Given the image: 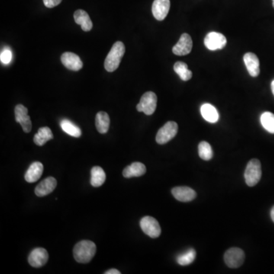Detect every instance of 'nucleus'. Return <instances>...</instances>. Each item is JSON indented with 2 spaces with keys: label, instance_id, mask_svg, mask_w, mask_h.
<instances>
[{
  "label": "nucleus",
  "instance_id": "nucleus-1",
  "mask_svg": "<svg viewBox=\"0 0 274 274\" xmlns=\"http://www.w3.org/2000/svg\"><path fill=\"white\" fill-rule=\"evenodd\" d=\"M96 253V246L93 242L83 240L75 245L73 256L76 262L81 264L89 263Z\"/></svg>",
  "mask_w": 274,
  "mask_h": 274
},
{
  "label": "nucleus",
  "instance_id": "nucleus-2",
  "mask_svg": "<svg viewBox=\"0 0 274 274\" xmlns=\"http://www.w3.org/2000/svg\"><path fill=\"white\" fill-rule=\"evenodd\" d=\"M125 53V46L121 41H117L113 45L104 61V68L108 72L115 71L120 66V61Z\"/></svg>",
  "mask_w": 274,
  "mask_h": 274
},
{
  "label": "nucleus",
  "instance_id": "nucleus-3",
  "mask_svg": "<svg viewBox=\"0 0 274 274\" xmlns=\"http://www.w3.org/2000/svg\"><path fill=\"white\" fill-rule=\"evenodd\" d=\"M262 175V164L260 161L256 159L249 161L245 172V179L248 186H255L260 181Z\"/></svg>",
  "mask_w": 274,
  "mask_h": 274
},
{
  "label": "nucleus",
  "instance_id": "nucleus-4",
  "mask_svg": "<svg viewBox=\"0 0 274 274\" xmlns=\"http://www.w3.org/2000/svg\"><path fill=\"white\" fill-rule=\"evenodd\" d=\"M157 107V96L152 91H147L141 97L140 103L136 105L139 112H143L146 115H152Z\"/></svg>",
  "mask_w": 274,
  "mask_h": 274
},
{
  "label": "nucleus",
  "instance_id": "nucleus-5",
  "mask_svg": "<svg viewBox=\"0 0 274 274\" xmlns=\"http://www.w3.org/2000/svg\"><path fill=\"white\" fill-rule=\"evenodd\" d=\"M178 126L176 122L169 121L159 129L156 135V140L160 145L169 143L178 133Z\"/></svg>",
  "mask_w": 274,
  "mask_h": 274
},
{
  "label": "nucleus",
  "instance_id": "nucleus-6",
  "mask_svg": "<svg viewBox=\"0 0 274 274\" xmlns=\"http://www.w3.org/2000/svg\"><path fill=\"white\" fill-rule=\"evenodd\" d=\"M245 258V252L239 248H232L226 251L224 255L225 263L230 268H238L242 266Z\"/></svg>",
  "mask_w": 274,
  "mask_h": 274
},
{
  "label": "nucleus",
  "instance_id": "nucleus-7",
  "mask_svg": "<svg viewBox=\"0 0 274 274\" xmlns=\"http://www.w3.org/2000/svg\"><path fill=\"white\" fill-rule=\"evenodd\" d=\"M140 227L145 234L152 239L159 237L162 233L159 222L152 217H145L140 220Z\"/></svg>",
  "mask_w": 274,
  "mask_h": 274
},
{
  "label": "nucleus",
  "instance_id": "nucleus-8",
  "mask_svg": "<svg viewBox=\"0 0 274 274\" xmlns=\"http://www.w3.org/2000/svg\"><path fill=\"white\" fill-rule=\"evenodd\" d=\"M227 43L226 37L221 33L210 32L204 38V44L210 50H222Z\"/></svg>",
  "mask_w": 274,
  "mask_h": 274
},
{
  "label": "nucleus",
  "instance_id": "nucleus-9",
  "mask_svg": "<svg viewBox=\"0 0 274 274\" xmlns=\"http://www.w3.org/2000/svg\"><path fill=\"white\" fill-rule=\"evenodd\" d=\"M28 110L22 104H18L14 108V116L15 120L21 124L24 133H30L32 128V124L29 117Z\"/></svg>",
  "mask_w": 274,
  "mask_h": 274
},
{
  "label": "nucleus",
  "instance_id": "nucleus-10",
  "mask_svg": "<svg viewBox=\"0 0 274 274\" xmlns=\"http://www.w3.org/2000/svg\"><path fill=\"white\" fill-rule=\"evenodd\" d=\"M193 41L188 34H183L178 43L174 46L172 52L177 56H185L189 54L192 50Z\"/></svg>",
  "mask_w": 274,
  "mask_h": 274
},
{
  "label": "nucleus",
  "instance_id": "nucleus-11",
  "mask_svg": "<svg viewBox=\"0 0 274 274\" xmlns=\"http://www.w3.org/2000/svg\"><path fill=\"white\" fill-rule=\"evenodd\" d=\"M48 258V253L46 249L37 248L29 255L28 263L33 268H40L47 263Z\"/></svg>",
  "mask_w": 274,
  "mask_h": 274
},
{
  "label": "nucleus",
  "instance_id": "nucleus-12",
  "mask_svg": "<svg viewBox=\"0 0 274 274\" xmlns=\"http://www.w3.org/2000/svg\"><path fill=\"white\" fill-rule=\"evenodd\" d=\"M169 9L170 0H155L152 4V14L158 21H163L169 14Z\"/></svg>",
  "mask_w": 274,
  "mask_h": 274
},
{
  "label": "nucleus",
  "instance_id": "nucleus-13",
  "mask_svg": "<svg viewBox=\"0 0 274 274\" xmlns=\"http://www.w3.org/2000/svg\"><path fill=\"white\" fill-rule=\"evenodd\" d=\"M61 62L65 67L69 70L79 71L83 66L82 61L80 57L75 53L71 52H66L61 56Z\"/></svg>",
  "mask_w": 274,
  "mask_h": 274
},
{
  "label": "nucleus",
  "instance_id": "nucleus-14",
  "mask_svg": "<svg viewBox=\"0 0 274 274\" xmlns=\"http://www.w3.org/2000/svg\"><path fill=\"white\" fill-rule=\"evenodd\" d=\"M172 195L177 201L181 202H190L195 199L197 193L188 187H176L172 190Z\"/></svg>",
  "mask_w": 274,
  "mask_h": 274
},
{
  "label": "nucleus",
  "instance_id": "nucleus-15",
  "mask_svg": "<svg viewBox=\"0 0 274 274\" xmlns=\"http://www.w3.org/2000/svg\"><path fill=\"white\" fill-rule=\"evenodd\" d=\"M243 59L251 76H258L260 74V61L257 55L253 53H247L244 55Z\"/></svg>",
  "mask_w": 274,
  "mask_h": 274
},
{
  "label": "nucleus",
  "instance_id": "nucleus-16",
  "mask_svg": "<svg viewBox=\"0 0 274 274\" xmlns=\"http://www.w3.org/2000/svg\"><path fill=\"white\" fill-rule=\"evenodd\" d=\"M56 185H57L56 180L53 177H48L36 187L34 192L37 197H44L53 192Z\"/></svg>",
  "mask_w": 274,
  "mask_h": 274
},
{
  "label": "nucleus",
  "instance_id": "nucleus-17",
  "mask_svg": "<svg viewBox=\"0 0 274 274\" xmlns=\"http://www.w3.org/2000/svg\"><path fill=\"white\" fill-rule=\"evenodd\" d=\"M43 172V164L40 162H33L29 167L24 175V179L27 182L34 183L40 179Z\"/></svg>",
  "mask_w": 274,
  "mask_h": 274
},
{
  "label": "nucleus",
  "instance_id": "nucleus-18",
  "mask_svg": "<svg viewBox=\"0 0 274 274\" xmlns=\"http://www.w3.org/2000/svg\"><path fill=\"white\" fill-rule=\"evenodd\" d=\"M74 20L76 24L81 25L84 31H90L93 27V24L90 18L89 15L84 10L79 9L74 13Z\"/></svg>",
  "mask_w": 274,
  "mask_h": 274
},
{
  "label": "nucleus",
  "instance_id": "nucleus-19",
  "mask_svg": "<svg viewBox=\"0 0 274 274\" xmlns=\"http://www.w3.org/2000/svg\"><path fill=\"white\" fill-rule=\"evenodd\" d=\"M146 172V168L144 164L141 162H133L124 169L123 171V176L126 178L140 177L145 175Z\"/></svg>",
  "mask_w": 274,
  "mask_h": 274
},
{
  "label": "nucleus",
  "instance_id": "nucleus-20",
  "mask_svg": "<svg viewBox=\"0 0 274 274\" xmlns=\"http://www.w3.org/2000/svg\"><path fill=\"white\" fill-rule=\"evenodd\" d=\"M201 115L204 117V120L210 122L212 124H215L219 120L220 115L218 111L214 106L210 104H204L201 106Z\"/></svg>",
  "mask_w": 274,
  "mask_h": 274
},
{
  "label": "nucleus",
  "instance_id": "nucleus-21",
  "mask_svg": "<svg viewBox=\"0 0 274 274\" xmlns=\"http://www.w3.org/2000/svg\"><path fill=\"white\" fill-rule=\"evenodd\" d=\"M95 126L97 130L101 134H104L109 130V115L104 111H99L95 117Z\"/></svg>",
  "mask_w": 274,
  "mask_h": 274
},
{
  "label": "nucleus",
  "instance_id": "nucleus-22",
  "mask_svg": "<svg viewBox=\"0 0 274 274\" xmlns=\"http://www.w3.org/2000/svg\"><path fill=\"white\" fill-rule=\"evenodd\" d=\"M106 175L102 168L95 166L91 171V185L95 188H98L105 182Z\"/></svg>",
  "mask_w": 274,
  "mask_h": 274
},
{
  "label": "nucleus",
  "instance_id": "nucleus-23",
  "mask_svg": "<svg viewBox=\"0 0 274 274\" xmlns=\"http://www.w3.org/2000/svg\"><path fill=\"white\" fill-rule=\"evenodd\" d=\"M53 138V133L49 127H44L39 129L37 133L34 135V142L39 146H43L49 140Z\"/></svg>",
  "mask_w": 274,
  "mask_h": 274
},
{
  "label": "nucleus",
  "instance_id": "nucleus-24",
  "mask_svg": "<svg viewBox=\"0 0 274 274\" xmlns=\"http://www.w3.org/2000/svg\"><path fill=\"white\" fill-rule=\"evenodd\" d=\"M60 127L65 133H67L69 136H73V137L78 138V137H80L82 135L80 128L78 126L75 125L70 120H66V119H64L60 122Z\"/></svg>",
  "mask_w": 274,
  "mask_h": 274
},
{
  "label": "nucleus",
  "instance_id": "nucleus-25",
  "mask_svg": "<svg viewBox=\"0 0 274 274\" xmlns=\"http://www.w3.org/2000/svg\"><path fill=\"white\" fill-rule=\"evenodd\" d=\"M174 70L183 81H188L192 78V72L188 69V65L184 62H177L174 65Z\"/></svg>",
  "mask_w": 274,
  "mask_h": 274
},
{
  "label": "nucleus",
  "instance_id": "nucleus-26",
  "mask_svg": "<svg viewBox=\"0 0 274 274\" xmlns=\"http://www.w3.org/2000/svg\"><path fill=\"white\" fill-rule=\"evenodd\" d=\"M196 251L194 249H190L189 250L185 252V253L179 255L177 258V262L178 265L181 266H187L191 265L194 262L196 258Z\"/></svg>",
  "mask_w": 274,
  "mask_h": 274
},
{
  "label": "nucleus",
  "instance_id": "nucleus-27",
  "mask_svg": "<svg viewBox=\"0 0 274 274\" xmlns=\"http://www.w3.org/2000/svg\"><path fill=\"white\" fill-rule=\"evenodd\" d=\"M261 123L264 128L271 133H274V114L271 112L263 113L261 116Z\"/></svg>",
  "mask_w": 274,
  "mask_h": 274
},
{
  "label": "nucleus",
  "instance_id": "nucleus-28",
  "mask_svg": "<svg viewBox=\"0 0 274 274\" xmlns=\"http://www.w3.org/2000/svg\"><path fill=\"white\" fill-rule=\"evenodd\" d=\"M198 153L203 160L210 161L213 159V152L210 143L202 141L198 146Z\"/></svg>",
  "mask_w": 274,
  "mask_h": 274
},
{
  "label": "nucleus",
  "instance_id": "nucleus-29",
  "mask_svg": "<svg viewBox=\"0 0 274 274\" xmlns=\"http://www.w3.org/2000/svg\"><path fill=\"white\" fill-rule=\"evenodd\" d=\"M12 54H11V50L8 47H5L3 49L1 54H0V59L3 64H8L11 62Z\"/></svg>",
  "mask_w": 274,
  "mask_h": 274
},
{
  "label": "nucleus",
  "instance_id": "nucleus-30",
  "mask_svg": "<svg viewBox=\"0 0 274 274\" xmlns=\"http://www.w3.org/2000/svg\"><path fill=\"white\" fill-rule=\"evenodd\" d=\"M43 1L45 6L50 8H54L62 2V0H43Z\"/></svg>",
  "mask_w": 274,
  "mask_h": 274
},
{
  "label": "nucleus",
  "instance_id": "nucleus-31",
  "mask_svg": "<svg viewBox=\"0 0 274 274\" xmlns=\"http://www.w3.org/2000/svg\"><path fill=\"white\" fill-rule=\"evenodd\" d=\"M104 274H120V272L119 271H117V270L116 269H111L108 270V271H106V272H104Z\"/></svg>",
  "mask_w": 274,
  "mask_h": 274
},
{
  "label": "nucleus",
  "instance_id": "nucleus-32",
  "mask_svg": "<svg viewBox=\"0 0 274 274\" xmlns=\"http://www.w3.org/2000/svg\"><path fill=\"white\" fill-rule=\"evenodd\" d=\"M271 219H272L273 222L274 223V206L273 207V208L271 209Z\"/></svg>",
  "mask_w": 274,
  "mask_h": 274
},
{
  "label": "nucleus",
  "instance_id": "nucleus-33",
  "mask_svg": "<svg viewBox=\"0 0 274 274\" xmlns=\"http://www.w3.org/2000/svg\"><path fill=\"white\" fill-rule=\"evenodd\" d=\"M271 90H272L273 94L274 95V80L273 81L272 83H271Z\"/></svg>",
  "mask_w": 274,
  "mask_h": 274
},
{
  "label": "nucleus",
  "instance_id": "nucleus-34",
  "mask_svg": "<svg viewBox=\"0 0 274 274\" xmlns=\"http://www.w3.org/2000/svg\"><path fill=\"white\" fill-rule=\"evenodd\" d=\"M273 1V7H274V0H272Z\"/></svg>",
  "mask_w": 274,
  "mask_h": 274
}]
</instances>
